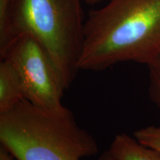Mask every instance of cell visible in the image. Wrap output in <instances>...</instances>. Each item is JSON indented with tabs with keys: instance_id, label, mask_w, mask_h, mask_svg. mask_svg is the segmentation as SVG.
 Here are the masks:
<instances>
[{
	"instance_id": "1",
	"label": "cell",
	"mask_w": 160,
	"mask_h": 160,
	"mask_svg": "<svg viewBox=\"0 0 160 160\" xmlns=\"http://www.w3.org/2000/svg\"><path fill=\"white\" fill-rule=\"evenodd\" d=\"M160 53V0H109L90 12L78 67L100 71L118 63L148 65Z\"/></svg>"
},
{
	"instance_id": "2",
	"label": "cell",
	"mask_w": 160,
	"mask_h": 160,
	"mask_svg": "<svg viewBox=\"0 0 160 160\" xmlns=\"http://www.w3.org/2000/svg\"><path fill=\"white\" fill-rule=\"evenodd\" d=\"M82 0H0V57L28 33L49 52L69 88L79 69L84 42Z\"/></svg>"
},
{
	"instance_id": "3",
	"label": "cell",
	"mask_w": 160,
	"mask_h": 160,
	"mask_svg": "<svg viewBox=\"0 0 160 160\" xmlns=\"http://www.w3.org/2000/svg\"><path fill=\"white\" fill-rule=\"evenodd\" d=\"M0 142L17 160H81L99 151L68 108L49 111L25 99L0 114Z\"/></svg>"
},
{
	"instance_id": "4",
	"label": "cell",
	"mask_w": 160,
	"mask_h": 160,
	"mask_svg": "<svg viewBox=\"0 0 160 160\" xmlns=\"http://www.w3.org/2000/svg\"><path fill=\"white\" fill-rule=\"evenodd\" d=\"M13 68L24 99L49 111H59L67 89L61 72L45 46L28 33L19 35L1 57Z\"/></svg>"
},
{
	"instance_id": "5",
	"label": "cell",
	"mask_w": 160,
	"mask_h": 160,
	"mask_svg": "<svg viewBox=\"0 0 160 160\" xmlns=\"http://www.w3.org/2000/svg\"><path fill=\"white\" fill-rule=\"evenodd\" d=\"M108 151L116 160H160V153L126 133L114 137Z\"/></svg>"
},
{
	"instance_id": "6",
	"label": "cell",
	"mask_w": 160,
	"mask_h": 160,
	"mask_svg": "<svg viewBox=\"0 0 160 160\" xmlns=\"http://www.w3.org/2000/svg\"><path fill=\"white\" fill-rule=\"evenodd\" d=\"M24 99L19 79L11 65L0 62V114L7 113Z\"/></svg>"
},
{
	"instance_id": "7",
	"label": "cell",
	"mask_w": 160,
	"mask_h": 160,
	"mask_svg": "<svg viewBox=\"0 0 160 160\" xmlns=\"http://www.w3.org/2000/svg\"><path fill=\"white\" fill-rule=\"evenodd\" d=\"M147 66L149 72L150 97L160 109V53Z\"/></svg>"
},
{
	"instance_id": "8",
	"label": "cell",
	"mask_w": 160,
	"mask_h": 160,
	"mask_svg": "<svg viewBox=\"0 0 160 160\" xmlns=\"http://www.w3.org/2000/svg\"><path fill=\"white\" fill-rule=\"evenodd\" d=\"M133 137L144 145L160 153V126H148L133 133Z\"/></svg>"
},
{
	"instance_id": "9",
	"label": "cell",
	"mask_w": 160,
	"mask_h": 160,
	"mask_svg": "<svg viewBox=\"0 0 160 160\" xmlns=\"http://www.w3.org/2000/svg\"><path fill=\"white\" fill-rule=\"evenodd\" d=\"M0 160H17L2 147L0 148Z\"/></svg>"
},
{
	"instance_id": "10",
	"label": "cell",
	"mask_w": 160,
	"mask_h": 160,
	"mask_svg": "<svg viewBox=\"0 0 160 160\" xmlns=\"http://www.w3.org/2000/svg\"><path fill=\"white\" fill-rule=\"evenodd\" d=\"M98 160H116L115 158L113 157V155L110 153V151L108 150L104 152V153L100 156V157L99 158Z\"/></svg>"
},
{
	"instance_id": "11",
	"label": "cell",
	"mask_w": 160,
	"mask_h": 160,
	"mask_svg": "<svg viewBox=\"0 0 160 160\" xmlns=\"http://www.w3.org/2000/svg\"><path fill=\"white\" fill-rule=\"evenodd\" d=\"M82 1L85 2L86 3L89 4V5H94V4L99 2L101 0H82Z\"/></svg>"
}]
</instances>
